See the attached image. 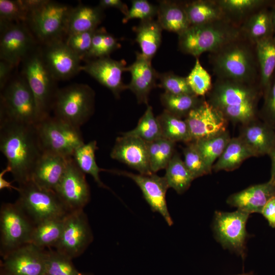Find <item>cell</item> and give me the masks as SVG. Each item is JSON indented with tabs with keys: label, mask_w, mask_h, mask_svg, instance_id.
Wrapping results in <instances>:
<instances>
[{
	"label": "cell",
	"mask_w": 275,
	"mask_h": 275,
	"mask_svg": "<svg viewBox=\"0 0 275 275\" xmlns=\"http://www.w3.org/2000/svg\"><path fill=\"white\" fill-rule=\"evenodd\" d=\"M0 150L18 185L30 180L43 153L35 124L16 122H0Z\"/></svg>",
	"instance_id": "1"
},
{
	"label": "cell",
	"mask_w": 275,
	"mask_h": 275,
	"mask_svg": "<svg viewBox=\"0 0 275 275\" xmlns=\"http://www.w3.org/2000/svg\"><path fill=\"white\" fill-rule=\"evenodd\" d=\"M210 60L217 78L259 84V70L255 44L241 35L211 53Z\"/></svg>",
	"instance_id": "2"
},
{
	"label": "cell",
	"mask_w": 275,
	"mask_h": 275,
	"mask_svg": "<svg viewBox=\"0 0 275 275\" xmlns=\"http://www.w3.org/2000/svg\"><path fill=\"white\" fill-rule=\"evenodd\" d=\"M240 35L239 28L227 19L190 25L178 35V47L196 58L203 53L217 51Z\"/></svg>",
	"instance_id": "3"
},
{
	"label": "cell",
	"mask_w": 275,
	"mask_h": 275,
	"mask_svg": "<svg viewBox=\"0 0 275 275\" xmlns=\"http://www.w3.org/2000/svg\"><path fill=\"white\" fill-rule=\"evenodd\" d=\"M22 63V76L34 95L39 122L50 116L52 110L58 90L55 84L56 80L43 59L41 47L36 46Z\"/></svg>",
	"instance_id": "4"
},
{
	"label": "cell",
	"mask_w": 275,
	"mask_h": 275,
	"mask_svg": "<svg viewBox=\"0 0 275 275\" xmlns=\"http://www.w3.org/2000/svg\"><path fill=\"white\" fill-rule=\"evenodd\" d=\"M94 102L95 93L87 85L74 84L58 89L52 106L54 116L80 128L92 115Z\"/></svg>",
	"instance_id": "5"
},
{
	"label": "cell",
	"mask_w": 275,
	"mask_h": 275,
	"mask_svg": "<svg viewBox=\"0 0 275 275\" xmlns=\"http://www.w3.org/2000/svg\"><path fill=\"white\" fill-rule=\"evenodd\" d=\"M1 91L0 122L37 123L35 98L22 75L10 80Z\"/></svg>",
	"instance_id": "6"
},
{
	"label": "cell",
	"mask_w": 275,
	"mask_h": 275,
	"mask_svg": "<svg viewBox=\"0 0 275 275\" xmlns=\"http://www.w3.org/2000/svg\"><path fill=\"white\" fill-rule=\"evenodd\" d=\"M17 191L16 202L35 225L70 212L54 190L41 188L31 180L19 185Z\"/></svg>",
	"instance_id": "7"
},
{
	"label": "cell",
	"mask_w": 275,
	"mask_h": 275,
	"mask_svg": "<svg viewBox=\"0 0 275 275\" xmlns=\"http://www.w3.org/2000/svg\"><path fill=\"white\" fill-rule=\"evenodd\" d=\"M35 126L43 152L70 157L85 143L80 128L54 116L45 118Z\"/></svg>",
	"instance_id": "8"
},
{
	"label": "cell",
	"mask_w": 275,
	"mask_h": 275,
	"mask_svg": "<svg viewBox=\"0 0 275 275\" xmlns=\"http://www.w3.org/2000/svg\"><path fill=\"white\" fill-rule=\"evenodd\" d=\"M72 7L46 0L32 12L28 23L33 35L43 44L63 40L67 36L69 16Z\"/></svg>",
	"instance_id": "9"
},
{
	"label": "cell",
	"mask_w": 275,
	"mask_h": 275,
	"mask_svg": "<svg viewBox=\"0 0 275 275\" xmlns=\"http://www.w3.org/2000/svg\"><path fill=\"white\" fill-rule=\"evenodd\" d=\"M35 225L19 204L4 203L0 209V253L4 258L30 243Z\"/></svg>",
	"instance_id": "10"
},
{
	"label": "cell",
	"mask_w": 275,
	"mask_h": 275,
	"mask_svg": "<svg viewBox=\"0 0 275 275\" xmlns=\"http://www.w3.org/2000/svg\"><path fill=\"white\" fill-rule=\"evenodd\" d=\"M206 99L218 111L248 103H258L263 97L258 84L216 78Z\"/></svg>",
	"instance_id": "11"
},
{
	"label": "cell",
	"mask_w": 275,
	"mask_h": 275,
	"mask_svg": "<svg viewBox=\"0 0 275 275\" xmlns=\"http://www.w3.org/2000/svg\"><path fill=\"white\" fill-rule=\"evenodd\" d=\"M250 214L241 210L234 212L215 211L213 230L217 240L223 248L240 256L246 254L248 234L246 224Z\"/></svg>",
	"instance_id": "12"
},
{
	"label": "cell",
	"mask_w": 275,
	"mask_h": 275,
	"mask_svg": "<svg viewBox=\"0 0 275 275\" xmlns=\"http://www.w3.org/2000/svg\"><path fill=\"white\" fill-rule=\"evenodd\" d=\"M93 240L84 209L70 212L65 217L61 238L55 249L71 259L80 256Z\"/></svg>",
	"instance_id": "13"
},
{
	"label": "cell",
	"mask_w": 275,
	"mask_h": 275,
	"mask_svg": "<svg viewBox=\"0 0 275 275\" xmlns=\"http://www.w3.org/2000/svg\"><path fill=\"white\" fill-rule=\"evenodd\" d=\"M0 58L14 67L37 46L31 31L24 23L1 24Z\"/></svg>",
	"instance_id": "14"
},
{
	"label": "cell",
	"mask_w": 275,
	"mask_h": 275,
	"mask_svg": "<svg viewBox=\"0 0 275 275\" xmlns=\"http://www.w3.org/2000/svg\"><path fill=\"white\" fill-rule=\"evenodd\" d=\"M70 211L84 209L90 199V191L85 174L72 157L68 159L64 174L54 190Z\"/></svg>",
	"instance_id": "15"
},
{
	"label": "cell",
	"mask_w": 275,
	"mask_h": 275,
	"mask_svg": "<svg viewBox=\"0 0 275 275\" xmlns=\"http://www.w3.org/2000/svg\"><path fill=\"white\" fill-rule=\"evenodd\" d=\"M106 171L131 179L140 188L152 210L159 213L169 226L173 224L166 198V193L169 187L164 176H159L155 173L144 175L113 170Z\"/></svg>",
	"instance_id": "16"
},
{
	"label": "cell",
	"mask_w": 275,
	"mask_h": 275,
	"mask_svg": "<svg viewBox=\"0 0 275 275\" xmlns=\"http://www.w3.org/2000/svg\"><path fill=\"white\" fill-rule=\"evenodd\" d=\"M184 119L188 126L191 142L227 130L229 122L205 98Z\"/></svg>",
	"instance_id": "17"
},
{
	"label": "cell",
	"mask_w": 275,
	"mask_h": 275,
	"mask_svg": "<svg viewBox=\"0 0 275 275\" xmlns=\"http://www.w3.org/2000/svg\"><path fill=\"white\" fill-rule=\"evenodd\" d=\"M41 49L43 59L56 80L70 78L81 71V59L63 40L43 45Z\"/></svg>",
	"instance_id": "18"
},
{
	"label": "cell",
	"mask_w": 275,
	"mask_h": 275,
	"mask_svg": "<svg viewBox=\"0 0 275 275\" xmlns=\"http://www.w3.org/2000/svg\"><path fill=\"white\" fill-rule=\"evenodd\" d=\"M125 65L123 60L117 61L106 57L86 60L80 70L89 74L118 98L121 93L127 89L122 78L123 72L127 71Z\"/></svg>",
	"instance_id": "19"
},
{
	"label": "cell",
	"mask_w": 275,
	"mask_h": 275,
	"mask_svg": "<svg viewBox=\"0 0 275 275\" xmlns=\"http://www.w3.org/2000/svg\"><path fill=\"white\" fill-rule=\"evenodd\" d=\"M3 267L13 275H44L45 251L29 243L3 258Z\"/></svg>",
	"instance_id": "20"
},
{
	"label": "cell",
	"mask_w": 275,
	"mask_h": 275,
	"mask_svg": "<svg viewBox=\"0 0 275 275\" xmlns=\"http://www.w3.org/2000/svg\"><path fill=\"white\" fill-rule=\"evenodd\" d=\"M111 156L135 169L140 174L153 173L150 166L147 143L139 138L122 134L117 138Z\"/></svg>",
	"instance_id": "21"
},
{
	"label": "cell",
	"mask_w": 275,
	"mask_h": 275,
	"mask_svg": "<svg viewBox=\"0 0 275 275\" xmlns=\"http://www.w3.org/2000/svg\"><path fill=\"white\" fill-rule=\"evenodd\" d=\"M238 136L255 157L269 156L275 148V129L259 118L241 125Z\"/></svg>",
	"instance_id": "22"
},
{
	"label": "cell",
	"mask_w": 275,
	"mask_h": 275,
	"mask_svg": "<svg viewBox=\"0 0 275 275\" xmlns=\"http://www.w3.org/2000/svg\"><path fill=\"white\" fill-rule=\"evenodd\" d=\"M127 71L130 73L131 76L127 89L135 94L139 103L148 105L149 95L155 87L158 75L151 65V60L137 52L135 61L127 67Z\"/></svg>",
	"instance_id": "23"
},
{
	"label": "cell",
	"mask_w": 275,
	"mask_h": 275,
	"mask_svg": "<svg viewBox=\"0 0 275 275\" xmlns=\"http://www.w3.org/2000/svg\"><path fill=\"white\" fill-rule=\"evenodd\" d=\"M69 158L43 152L33 170L30 180L41 188L54 191L64 174Z\"/></svg>",
	"instance_id": "24"
},
{
	"label": "cell",
	"mask_w": 275,
	"mask_h": 275,
	"mask_svg": "<svg viewBox=\"0 0 275 275\" xmlns=\"http://www.w3.org/2000/svg\"><path fill=\"white\" fill-rule=\"evenodd\" d=\"M275 196V185L269 181L249 186L230 195L227 203L249 214L261 213L267 202Z\"/></svg>",
	"instance_id": "25"
},
{
	"label": "cell",
	"mask_w": 275,
	"mask_h": 275,
	"mask_svg": "<svg viewBox=\"0 0 275 275\" xmlns=\"http://www.w3.org/2000/svg\"><path fill=\"white\" fill-rule=\"evenodd\" d=\"M157 16V21L163 30L175 33L178 35L190 26L183 2L159 1Z\"/></svg>",
	"instance_id": "26"
},
{
	"label": "cell",
	"mask_w": 275,
	"mask_h": 275,
	"mask_svg": "<svg viewBox=\"0 0 275 275\" xmlns=\"http://www.w3.org/2000/svg\"><path fill=\"white\" fill-rule=\"evenodd\" d=\"M239 30L242 37L254 44L274 36L271 10L265 7L257 10L242 23Z\"/></svg>",
	"instance_id": "27"
},
{
	"label": "cell",
	"mask_w": 275,
	"mask_h": 275,
	"mask_svg": "<svg viewBox=\"0 0 275 275\" xmlns=\"http://www.w3.org/2000/svg\"><path fill=\"white\" fill-rule=\"evenodd\" d=\"M104 9L99 5L79 4L72 7L69 14L67 36L96 30L104 16Z\"/></svg>",
	"instance_id": "28"
},
{
	"label": "cell",
	"mask_w": 275,
	"mask_h": 275,
	"mask_svg": "<svg viewBox=\"0 0 275 275\" xmlns=\"http://www.w3.org/2000/svg\"><path fill=\"white\" fill-rule=\"evenodd\" d=\"M255 157L253 152L238 136L230 140L223 152L212 167L215 172L234 171L246 159Z\"/></svg>",
	"instance_id": "29"
},
{
	"label": "cell",
	"mask_w": 275,
	"mask_h": 275,
	"mask_svg": "<svg viewBox=\"0 0 275 275\" xmlns=\"http://www.w3.org/2000/svg\"><path fill=\"white\" fill-rule=\"evenodd\" d=\"M255 49L259 70V84L263 94L275 72V36L257 42Z\"/></svg>",
	"instance_id": "30"
},
{
	"label": "cell",
	"mask_w": 275,
	"mask_h": 275,
	"mask_svg": "<svg viewBox=\"0 0 275 275\" xmlns=\"http://www.w3.org/2000/svg\"><path fill=\"white\" fill-rule=\"evenodd\" d=\"M226 19L239 26L252 13L268 7L272 1L268 0H216Z\"/></svg>",
	"instance_id": "31"
},
{
	"label": "cell",
	"mask_w": 275,
	"mask_h": 275,
	"mask_svg": "<svg viewBox=\"0 0 275 275\" xmlns=\"http://www.w3.org/2000/svg\"><path fill=\"white\" fill-rule=\"evenodd\" d=\"M190 25H201L226 19L216 0L183 2Z\"/></svg>",
	"instance_id": "32"
},
{
	"label": "cell",
	"mask_w": 275,
	"mask_h": 275,
	"mask_svg": "<svg viewBox=\"0 0 275 275\" xmlns=\"http://www.w3.org/2000/svg\"><path fill=\"white\" fill-rule=\"evenodd\" d=\"M162 29L153 19L141 21L136 27L135 40L139 44L142 54L151 60L161 42Z\"/></svg>",
	"instance_id": "33"
},
{
	"label": "cell",
	"mask_w": 275,
	"mask_h": 275,
	"mask_svg": "<svg viewBox=\"0 0 275 275\" xmlns=\"http://www.w3.org/2000/svg\"><path fill=\"white\" fill-rule=\"evenodd\" d=\"M65 217L49 219L35 225L30 243L41 249L55 248L61 236Z\"/></svg>",
	"instance_id": "34"
},
{
	"label": "cell",
	"mask_w": 275,
	"mask_h": 275,
	"mask_svg": "<svg viewBox=\"0 0 275 275\" xmlns=\"http://www.w3.org/2000/svg\"><path fill=\"white\" fill-rule=\"evenodd\" d=\"M162 133V137L174 143L191 142L188 125L185 120L164 110L157 117Z\"/></svg>",
	"instance_id": "35"
},
{
	"label": "cell",
	"mask_w": 275,
	"mask_h": 275,
	"mask_svg": "<svg viewBox=\"0 0 275 275\" xmlns=\"http://www.w3.org/2000/svg\"><path fill=\"white\" fill-rule=\"evenodd\" d=\"M97 149L96 141L84 143L76 149L72 158L80 170L85 174L92 176L99 186L108 189L99 176V173L104 169L100 168L96 161L95 152Z\"/></svg>",
	"instance_id": "36"
},
{
	"label": "cell",
	"mask_w": 275,
	"mask_h": 275,
	"mask_svg": "<svg viewBox=\"0 0 275 275\" xmlns=\"http://www.w3.org/2000/svg\"><path fill=\"white\" fill-rule=\"evenodd\" d=\"M164 177L169 188H172L179 194L186 191L194 180L183 160L176 152L166 167Z\"/></svg>",
	"instance_id": "37"
},
{
	"label": "cell",
	"mask_w": 275,
	"mask_h": 275,
	"mask_svg": "<svg viewBox=\"0 0 275 275\" xmlns=\"http://www.w3.org/2000/svg\"><path fill=\"white\" fill-rule=\"evenodd\" d=\"M204 99L205 97L196 95H174L165 92L160 96L164 110L182 119H185Z\"/></svg>",
	"instance_id": "38"
},
{
	"label": "cell",
	"mask_w": 275,
	"mask_h": 275,
	"mask_svg": "<svg viewBox=\"0 0 275 275\" xmlns=\"http://www.w3.org/2000/svg\"><path fill=\"white\" fill-rule=\"evenodd\" d=\"M231 137L229 131L199 140L194 142L208 166L212 170V167L226 148Z\"/></svg>",
	"instance_id": "39"
},
{
	"label": "cell",
	"mask_w": 275,
	"mask_h": 275,
	"mask_svg": "<svg viewBox=\"0 0 275 275\" xmlns=\"http://www.w3.org/2000/svg\"><path fill=\"white\" fill-rule=\"evenodd\" d=\"M175 143L161 138L147 143L151 170L155 173L166 169L175 153Z\"/></svg>",
	"instance_id": "40"
},
{
	"label": "cell",
	"mask_w": 275,
	"mask_h": 275,
	"mask_svg": "<svg viewBox=\"0 0 275 275\" xmlns=\"http://www.w3.org/2000/svg\"><path fill=\"white\" fill-rule=\"evenodd\" d=\"M121 134L138 138L146 143L162 138L157 118L155 117L152 107L149 105L136 126L130 131L122 133Z\"/></svg>",
	"instance_id": "41"
},
{
	"label": "cell",
	"mask_w": 275,
	"mask_h": 275,
	"mask_svg": "<svg viewBox=\"0 0 275 275\" xmlns=\"http://www.w3.org/2000/svg\"><path fill=\"white\" fill-rule=\"evenodd\" d=\"M75 268L72 259L55 251H45L44 275H82Z\"/></svg>",
	"instance_id": "42"
},
{
	"label": "cell",
	"mask_w": 275,
	"mask_h": 275,
	"mask_svg": "<svg viewBox=\"0 0 275 275\" xmlns=\"http://www.w3.org/2000/svg\"><path fill=\"white\" fill-rule=\"evenodd\" d=\"M120 47L118 40L105 29H97L93 37L91 47L84 60H90L108 57L109 54Z\"/></svg>",
	"instance_id": "43"
},
{
	"label": "cell",
	"mask_w": 275,
	"mask_h": 275,
	"mask_svg": "<svg viewBox=\"0 0 275 275\" xmlns=\"http://www.w3.org/2000/svg\"><path fill=\"white\" fill-rule=\"evenodd\" d=\"M186 79L194 94L199 97H205L213 85L211 75L202 66L198 58H196L195 65Z\"/></svg>",
	"instance_id": "44"
},
{
	"label": "cell",
	"mask_w": 275,
	"mask_h": 275,
	"mask_svg": "<svg viewBox=\"0 0 275 275\" xmlns=\"http://www.w3.org/2000/svg\"><path fill=\"white\" fill-rule=\"evenodd\" d=\"M184 163L194 179L209 174L212 172L194 142L186 144L183 149Z\"/></svg>",
	"instance_id": "45"
},
{
	"label": "cell",
	"mask_w": 275,
	"mask_h": 275,
	"mask_svg": "<svg viewBox=\"0 0 275 275\" xmlns=\"http://www.w3.org/2000/svg\"><path fill=\"white\" fill-rule=\"evenodd\" d=\"M29 15L21 0H0L1 24L25 23Z\"/></svg>",
	"instance_id": "46"
},
{
	"label": "cell",
	"mask_w": 275,
	"mask_h": 275,
	"mask_svg": "<svg viewBox=\"0 0 275 275\" xmlns=\"http://www.w3.org/2000/svg\"><path fill=\"white\" fill-rule=\"evenodd\" d=\"M159 86L165 92L174 95H195L189 87L186 77L176 75L172 72L158 73Z\"/></svg>",
	"instance_id": "47"
},
{
	"label": "cell",
	"mask_w": 275,
	"mask_h": 275,
	"mask_svg": "<svg viewBox=\"0 0 275 275\" xmlns=\"http://www.w3.org/2000/svg\"><path fill=\"white\" fill-rule=\"evenodd\" d=\"M262 97L263 102L259 111V118L275 129V72Z\"/></svg>",
	"instance_id": "48"
},
{
	"label": "cell",
	"mask_w": 275,
	"mask_h": 275,
	"mask_svg": "<svg viewBox=\"0 0 275 275\" xmlns=\"http://www.w3.org/2000/svg\"><path fill=\"white\" fill-rule=\"evenodd\" d=\"M96 30L73 34L67 36L65 43L81 60L85 59L90 49Z\"/></svg>",
	"instance_id": "49"
},
{
	"label": "cell",
	"mask_w": 275,
	"mask_h": 275,
	"mask_svg": "<svg viewBox=\"0 0 275 275\" xmlns=\"http://www.w3.org/2000/svg\"><path fill=\"white\" fill-rule=\"evenodd\" d=\"M157 13V6L153 5L146 0H133L127 14L123 19V22L125 23L135 18L141 21L153 19Z\"/></svg>",
	"instance_id": "50"
},
{
	"label": "cell",
	"mask_w": 275,
	"mask_h": 275,
	"mask_svg": "<svg viewBox=\"0 0 275 275\" xmlns=\"http://www.w3.org/2000/svg\"><path fill=\"white\" fill-rule=\"evenodd\" d=\"M261 213L270 227L275 228V196L272 197L264 206Z\"/></svg>",
	"instance_id": "51"
},
{
	"label": "cell",
	"mask_w": 275,
	"mask_h": 275,
	"mask_svg": "<svg viewBox=\"0 0 275 275\" xmlns=\"http://www.w3.org/2000/svg\"><path fill=\"white\" fill-rule=\"evenodd\" d=\"M15 67L11 64L1 60L0 62V89L2 90L10 81L12 69Z\"/></svg>",
	"instance_id": "52"
},
{
	"label": "cell",
	"mask_w": 275,
	"mask_h": 275,
	"mask_svg": "<svg viewBox=\"0 0 275 275\" xmlns=\"http://www.w3.org/2000/svg\"><path fill=\"white\" fill-rule=\"evenodd\" d=\"M99 6L104 10L106 8H116L120 10L125 16L129 11L127 5L120 0H100L99 2Z\"/></svg>",
	"instance_id": "53"
},
{
	"label": "cell",
	"mask_w": 275,
	"mask_h": 275,
	"mask_svg": "<svg viewBox=\"0 0 275 275\" xmlns=\"http://www.w3.org/2000/svg\"><path fill=\"white\" fill-rule=\"evenodd\" d=\"M269 156L271 160L270 178L269 181L275 185V148Z\"/></svg>",
	"instance_id": "54"
},
{
	"label": "cell",
	"mask_w": 275,
	"mask_h": 275,
	"mask_svg": "<svg viewBox=\"0 0 275 275\" xmlns=\"http://www.w3.org/2000/svg\"><path fill=\"white\" fill-rule=\"evenodd\" d=\"M272 20L274 30V35L275 36V3L273 5L272 9H271Z\"/></svg>",
	"instance_id": "55"
},
{
	"label": "cell",
	"mask_w": 275,
	"mask_h": 275,
	"mask_svg": "<svg viewBox=\"0 0 275 275\" xmlns=\"http://www.w3.org/2000/svg\"><path fill=\"white\" fill-rule=\"evenodd\" d=\"M1 275H13V274L10 273L7 270H6L3 267H2V269H1Z\"/></svg>",
	"instance_id": "56"
},
{
	"label": "cell",
	"mask_w": 275,
	"mask_h": 275,
	"mask_svg": "<svg viewBox=\"0 0 275 275\" xmlns=\"http://www.w3.org/2000/svg\"><path fill=\"white\" fill-rule=\"evenodd\" d=\"M237 275H254V274L253 273L250 272V273H242V274H237Z\"/></svg>",
	"instance_id": "57"
},
{
	"label": "cell",
	"mask_w": 275,
	"mask_h": 275,
	"mask_svg": "<svg viewBox=\"0 0 275 275\" xmlns=\"http://www.w3.org/2000/svg\"><path fill=\"white\" fill-rule=\"evenodd\" d=\"M82 275H84V274H82Z\"/></svg>",
	"instance_id": "58"
}]
</instances>
